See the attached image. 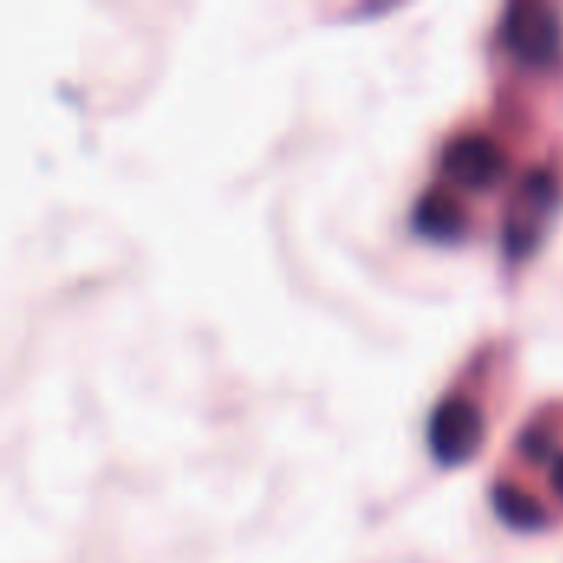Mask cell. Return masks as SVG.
Masks as SVG:
<instances>
[{"label":"cell","instance_id":"6da1fadb","mask_svg":"<svg viewBox=\"0 0 563 563\" xmlns=\"http://www.w3.org/2000/svg\"><path fill=\"white\" fill-rule=\"evenodd\" d=\"M558 198H561V185L551 175V168H531L518 181L501 224V241L508 257H525L541 244L548 224L554 221Z\"/></svg>","mask_w":563,"mask_h":563},{"label":"cell","instance_id":"8992f818","mask_svg":"<svg viewBox=\"0 0 563 563\" xmlns=\"http://www.w3.org/2000/svg\"><path fill=\"white\" fill-rule=\"evenodd\" d=\"M492 505H495V515L515 528V531H541L548 525V511L541 501H534L528 492H521L518 485L511 482H498L492 488Z\"/></svg>","mask_w":563,"mask_h":563},{"label":"cell","instance_id":"3957f363","mask_svg":"<svg viewBox=\"0 0 563 563\" xmlns=\"http://www.w3.org/2000/svg\"><path fill=\"white\" fill-rule=\"evenodd\" d=\"M429 449L442 465H465L485 439L482 409L465 396L442 399L429 416Z\"/></svg>","mask_w":563,"mask_h":563},{"label":"cell","instance_id":"5b68a950","mask_svg":"<svg viewBox=\"0 0 563 563\" xmlns=\"http://www.w3.org/2000/svg\"><path fill=\"white\" fill-rule=\"evenodd\" d=\"M416 231L429 241H455L465 231V214L449 195L429 191L416 205Z\"/></svg>","mask_w":563,"mask_h":563},{"label":"cell","instance_id":"52a82bcc","mask_svg":"<svg viewBox=\"0 0 563 563\" xmlns=\"http://www.w3.org/2000/svg\"><path fill=\"white\" fill-rule=\"evenodd\" d=\"M551 485H554V492L563 498V455H558V462H554V472H551Z\"/></svg>","mask_w":563,"mask_h":563},{"label":"cell","instance_id":"7a4b0ae2","mask_svg":"<svg viewBox=\"0 0 563 563\" xmlns=\"http://www.w3.org/2000/svg\"><path fill=\"white\" fill-rule=\"evenodd\" d=\"M501 36L528 66H551L563 49L561 10L548 0H511L501 16Z\"/></svg>","mask_w":563,"mask_h":563},{"label":"cell","instance_id":"277c9868","mask_svg":"<svg viewBox=\"0 0 563 563\" xmlns=\"http://www.w3.org/2000/svg\"><path fill=\"white\" fill-rule=\"evenodd\" d=\"M442 168L455 185L485 191L505 175V152L485 132H462L445 145Z\"/></svg>","mask_w":563,"mask_h":563}]
</instances>
